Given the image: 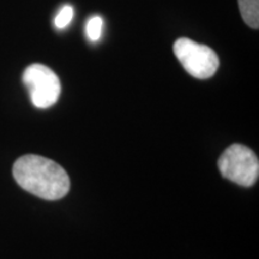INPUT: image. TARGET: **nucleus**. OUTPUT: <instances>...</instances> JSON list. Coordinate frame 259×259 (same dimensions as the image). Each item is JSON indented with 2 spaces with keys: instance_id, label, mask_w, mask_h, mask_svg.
<instances>
[{
  "instance_id": "obj_1",
  "label": "nucleus",
  "mask_w": 259,
  "mask_h": 259,
  "mask_svg": "<svg viewBox=\"0 0 259 259\" xmlns=\"http://www.w3.org/2000/svg\"><path fill=\"white\" fill-rule=\"evenodd\" d=\"M15 180L22 189L42 199L57 200L70 191V178L57 162L38 155H24L15 162Z\"/></svg>"
},
{
  "instance_id": "obj_4",
  "label": "nucleus",
  "mask_w": 259,
  "mask_h": 259,
  "mask_svg": "<svg viewBox=\"0 0 259 259\" xmlns=\"http://www.w3.org/2000/svg\"><path fill=\"white\" fill-rule=\"evenodd\" d=\"M23 82L28 88L32 105L37 108H48L58 101L61 85L59 77L50 67L32 64L25 69Z\"/></svg>"
},
{
  "instance_id": "obj_6",
  "label": "nucleus",
  "mask_w": 259,
  "mask_h": 259,
  "mask_svg": "<svg viewBox=\"0 0 259 259\" xmlns=\"http://www.w3.org/2000/svg\"><path fill=\"white\" fill-rule=\"evenodd\" d=\"M103 27V19L100 16H94L87 23V35L92 41H97L101 37Z\"/></svg>"
},
{
  "instance_id": "obj_3",
  "label": "nucleus",
  "mask_w": 259,
  "mask_h": 259,
  "mask_svg": "<svg viewBox=\"0 0 259 259\" xmlns=\"http://www.w3.org/2000/svg\"><path fill=\"white\" fill-rule=\"evenodd\" d=\"M173 50L184 69L194 78H210L219 69L218 54L205 45L181 37L176 41Z\"/></svg>"
},
{
  "instance_id": "obj_2",
  "label": "nucleus",
  "mask_w": 259,
  "mask_h": 259,
  "mask_svg": "<svg viewBox=\"0 0 259 259\" xmlns=\"http://www.w3.org/2000/svg\"><path fill=\"white\" fill-rule=\"evenodd\" d=\"M219 169L222 177L240 186L254 185L259 176V161L250 148L233 144L219 158Z\"/></svg>"
},
{
  "instance_id": "obj_7",
  "label": "nucleus",
  "mask_w": 259,
  "mask_h": 259,
  "mask_svg": "<svg viewBox=\"0 0 259 259\" xmlns=\"http://www.w3.org/2000/svg\"><path fill=\"white\" fill-rule=\"evenodd\" d=\"M73 18V8L70 5H65L63 9L60 10L59 14L56 16L54 19V24L58 29H64L65 27L70 24V22Z\"/></svg>"
},
{
  "instance_id": "obj_5",
  "label": "nucleus",
  "mask_w": 259,
  "mask_h": 259,
  "mask_svg": "<svg viewBox=\"0 0 259 259\" xmlns=\"http://www.w3.org/2000/svg\"><path fill=\"white\" fill-rule=\"evenodd\" d=\"M242 19L248 27H259V0H238Z\"/></svg>"
}]
</instances>
